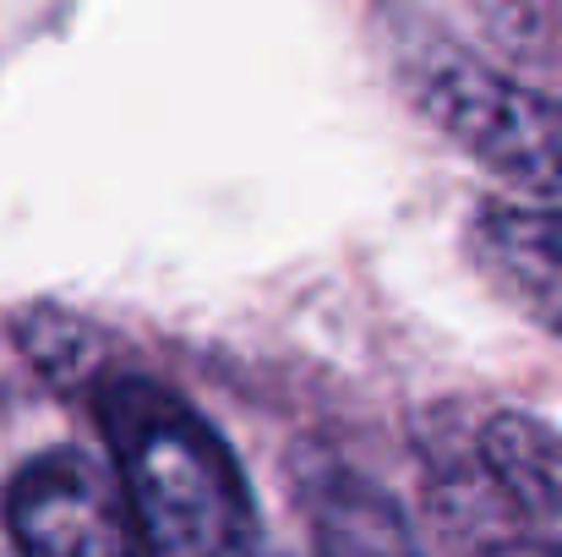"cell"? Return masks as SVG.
I'll return each mask as SVG.
<instances>
[{
  "instance_id": "6da1fadb",
  "label": "cell",
  "mask_w": 562,
  "mask_h": 557,
  "mask_svg": "<svg viewBox=\"0 0 562 557\" xmlns=\"http://www.w3.org/2000/svg\"><path fill=\"white\" fill-rule=\"evenodd\" d=\"M99 421L143 557H257L240 465L187 399L148 377H115L99 393Z\"/></svg>"
},
{
  "instance_id": "7a4b0ae2",
  "label": "cell",
  "mask_w": 562,
  "mask_h": 557,
  "mask_svg": "<svg viewBox=\"0 0 562 557\" xmlns=\"http://www.w3.org/2000/svg\"><path fill=\"white\" fill-rule=\"evenodd\" d=\"M393 71L409 93V104L481 170H492L508 191H519L536 208L562 213V104L492 71L453 38L398 27Z\"/></svg>"
},
{
  "instance_id": "3957f363",
  "label": "cell",
  "mask_w": 562,
  "mask_h": 557,
  "mask_svg": "<svg viewBox=\"0 0 562 557\" xmlns=\"http://www.w3.org/2000/svg\"><path fill=\"white\" fill-rule=\"evenodd\" d=\"M5 514L22 557H143L121 481L71 448L22 465Z\"/></svg>"
},
{
  "instance_id": "277c9868",
  "label": "cell",
  "mask_w": 562,
  "mask_h": 557,
  "mask_svg": "<svg viewBox=\"0 0 562 557\" xmlns=\"http://www.w3.org/2000/svg\"><path fill=\"white\" fill-rule=\"evenodd\" d=\"M481 268L541 328L562 339V213L536 202H486L470 224Z\"/></svg>"
},
{
  "instance_id": "5b68a950",
  "label": "cell",
  "mask_w": 562,
  "mask_h": 557,
  "mask_svg": "<svg viewBox=\"0 0 562 557\" xmlns=\"http://www.w3.org/2000/svg\"><path fill=\"white\" fill-rule=\"evenodd\" d=\"M481 470L503 509L541 542L562 553V437L530 415H492L481 432Z\"/></svg>"
},
{
  "instance_id": "8992f818",
  "label": "cell",
  "mask_w": 562,
  "mask_h": 557,
  "mask_svg": "<svg viewBox=\"0 0 562 557\" xmlns=\"http://www.w3.org/2000/svg\"><path fill=\"white\" fill-rule=\"evenodd\" d=\"M317 557H420V547L382 492L339 481L317 503Z\"/></svg>"
},
{
  "instance_id": "52a82bcc",
  "label": "cell",
  "mask_w": 562,
  "mask_h": 557,
  "mask_svg": "<svg viewBox=\"0 0 562 557\" xmlns=\"http://www.w3.org/2000/svg\"><path fill=\"white\" fill-rule=\"evenodd\" d=\"M0 557H22V547H16V531H11V514H5V498H0Z\"/></svg>"
}]
</instances>
